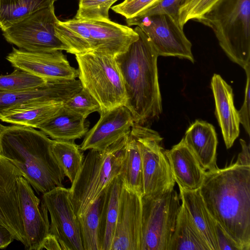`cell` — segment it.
Here are the masks:
<instances>
[{
	"label": "cell",
	"mask_w": 250,
	"mask_h": 250,
	"mask_svg": "<svg viewBox=\"0 0 250 250\" xmlns=\"http://www.w3.org/2000/svg\"></svg>",
	"instance_id": "ee69618b"
},
{
	"label": "cell",
	"mask_w": 250,
	"mask_h": 250,
	"mask_svg": "<svg viewBox=\"0 0 250 250\" xmlns=\"http://www.w3.org/2000/svg\"><path fill=\"white\" fill-rule=\"evenodd\" d=\"M185 1V0H158L151 7L137 16L167 14L179 21L180 7Z\"/></svg>",
	"instance_id": "8d00e7d4"
},
{
	"label": "cell",
	"mask_w": 250,
	"mask_h": 250,
	"mask_svg": "<svg viewBox=\"0 0 250 250\" xmlns=\"http://www.w3.org/2000/svg\"><path fill=\"white\" fill-rule=\"evenodd\" d=\"M67 109L86 118L92 113L101 112L97 101L85 89L82 88L63 104Z\"/></svg>",
	"instance_id": "836d02e7"
},
{
	"label": "cell",
	"mask_w": 250,
	"mask_h": 250,
	"mask_svg": "<svg viewBox=\"0 0 250 250\" xmlns=\"http://www.w3.org/2000/svg\"><path fill=\"white\" fill-rule=\"evenodd\" d=\"M124 186L140 196L144 194L142 159L135 137L129 134L124 149L123 158L119 174Z\"/></svg>",
	"instance_id": "484cf974"
},
{
	"label": "cell",
	"mask_w": 250,
	"mask_h": 250,
	"mask_svg": "<svg viewBox=\"0 0 250 250\" xmlns=\"http://www.w3.org/2000/svg\"><path fill=\"white\" fill-rule=\"evenodd\" d=\"M119 0H79L74 18L82 21L108 19L109 10Z\"/></svg>",
	"instance_id": "d6a6232c"
},
{
	"label": "cell",
	"mask_w": 250,
	"mask_h": 250,
	"mask_svg": "<svg viewBox=\"0 0 250 250\" xmlns=\"http://www.w3.org/2000/svg\"><path fill=\"white\" fill-rule=\"evenodd\" d=\"M186 0H185V1H186ZM185 1H184V2H185Z\"/></svg>",
	"instance_id": "7bdbcfd3"
},
{
	"label": "cell",
	"mask_w": 250,
	"mask_h": 250,
	"mask_svg": "<svg viewBox=\"0 0 250 250\" xmlns=\"http://www.w3.org/2000/svg\"><path fill=\"white\" fill-rule=\"evenodd\" d=\"M85 21L90 30L91 50L115 57L126 51L139 38L134 29L109 19Z\"/></svg>",
	"instance_id": "ac0fdd59"
},
{
	"label": "cell",
	"mask_w": 250,
	"mask_h": 250,
	"mask_svg": "<svg viewBox=\"0 0 250 250\" xmlns=\"http://www.w3.org/2000/svg\"><path fill=\"white\" fill-rule=\"evenodd\" d=\"M55 33L67 47V53L76 55L91 50L90 30L84 21L75 18L59 20L55 25Z\"/></svg>",
	"instance_id": "4316f807"
},
{
	"label": "cell",
	"mask_w": 250,
	"mask_h": 250,
	"mask_svg": "<svg viewBox=\"0 0 250 250\" xmlns=\"http://www.w3.org/2000/svg\"><path fill=\"white\" fill-rule=\"evenodd\" d=\"M100 114L99 120L88 130L80 146L83 151L90 149L105 150L128 136L134 123L131 112L125 105L101 112Z\"/></svg>",
	"instance_id": "2e32d148"
},
{
	"label": "cell",
	"mask_w": 250,
	"mask_h": 250,
	"mask_svg": "<svg viewBox=\"0 0 250 250\" xmlns=\"http://www.w3.org/2000/svg\"><path fill=\"white\" fill-rule=\"evenodd\" d=\"M14 239L11 231L6 227L0 224V249L6 248Z\"/></svg>",
	"instance_id": "60d3db41"
},
{
	"label": "cell",
	"mask_w": 250,
	"mask_h": 250,
	"mask_svg": "<svg viewBox=\"0 0 250 250\" xmlns=\"http://www.w3.org/2000/svg\"><path fill=\"white\" fill-rule=\"evenodd\" d=\"M38 128L52 140L61 141H75L83 137L88 131L85 118L63 105L55 115Z\"/></svg>",
	"instance_id": "603a6c76"
},
{
	"label": "cell",
	"mask_w": 250,
	"mask_h": 250,
	"mask_svg": "<svg viewBox=\"0 0 250 250\" xmlns=\"http://www.w3.org/2000/svg\"><path fill=\"white\" fill-rule=\"evenodd\" d=\"M168 250H211L182 203Z\"/></svg>",
	"instance_id": "d4e9b609"
},
{
	"label": "cell",
	"mask_w": 250,
	"mask_h": 250,
	"mask_svg": "<svg viewBox=\"0 0 250 250\" xmlns=\"http://www.w3.org/2000/svg\"><path fill=\"white\" fill-rule=\"evenodd\" d=\"M134 30L138 39L115 58L125 89V106L131 112L134 123L144 125L159 118L162 112L157 68L159 56L142 30L138 26Z\"/></svg>",
	"instance_id": "3957f363"
},
{
	"label": "cell",
	"mask_w": 250,
	"mask_h": 250,
	"mask_svg": "<svg viewBox=\"0 0 250 250\" xmlns=\"http://www.w3.org/2000/svg\"><path fill=\"white\" fill-rule=\"evenodd\" d=\"M196 21L212 30L232 62L250 64V0H219Z\"/></svg>",
	"instance_id": "277c9868"
},
{
	"label": "cell",
	"mask_w": 250,
	"mask_h": 250,
	"mask_svg": "<svg viewBox=\"0 0 250 250\" xmlns=\"http://www.w3.org/2000/svg\"><path fill=\"white\" fill-rule=\"evenodd\" d=\"M128 136L104 150H89L69 188L70 200L77 216L83 214L111 181L120 174Z\"/></svg>",
	"instance_id": "5b68a950"
},
{
	"label": "cell",
	"mask_w": 250,
	"mask_h": 250,
	"mask_svg": "<svg viewBox=\"0 0 250 250\" xmlns=\"http://www.w3.org/2000/svg\"><path fill=\"white\" fill-rule=\"evenodd\" d=\"M58 21L53 4L12 25L2 31V35L7 42L26 51H66L67 47L55 33V25Z\"/></svg>",
	"instance_id": "9c48e42d"
},
{
	"label": "cell",
	"mask_w": 250,
	"mask_h": 250,
	"mask_svg": "<svg viewBox=\"0 0 250 250\" xmlns=\"http://www.w3.org/2000/svg\"><path fill=\"white\" fill-rule=\"evenodd\" d=\"M216 237L219 250H239L217 223Z\"/></svg>",
	"instance_id": "f35d334b"
},
{
	"label": "cell",
	"mask_w": 250,
	"mask_h": 250,
	"mask_svg": "<svg viewBox=\"0 0 250 250\" xmlns=\"http://www.w3.org/2000/svg\"><path fill=\"white\" fill-rule=\"evenodd\" d=\"M141 197L124 186L110 250H140Z\"/></svg>",
	"instance_id": "e0dca14e"
},
{
	"label": "cell",
	"mask_w": 250,
	"mask_h": 250,
	"mask_svg": "<svg viewBox=\"0 0 250 250\" xmlns=\"http://www.w3.org/2000/svg\"><path fill=\"white\" fill-rule=\"evenodd\" d=\"M52 151L65 176L69 179L71 184H73L84 159L80 146L74 141L53 140Z\"/></svg>",
	"instance_id": "4dcf8cb0"
},
{
	"label": "cell",
	"mask_w": 250,
	"mask_h": 250,
	"mask_svg": "<svg viewBox=\"0 0 250 250\" xmlns=\"http://www.w3.org/2000/svg\"><path fill=\"white\" fill-rule=\"evenodd\" d=\"M130 133L136 138L141 154L144 194H159L174 188L173 178L163 138L157 131L134 123Z\"/></svg>",
	"instance_id": "ba28073f"
},
{
	"label": "cell",
	"mask_w": 250,
	"mask_h": 250,
	"mask_svg": "<svg viewBox=\"0 0 250 250\" xmlns=\"http://www.w3.org/2000/svg\"><path fill=\"white\" fill-rule=\"evenodd\" d=\"M53 141L33 127L0 124V155L20 170L38 194L63 187L65 176L53 154Z\"/></svg>",
	"instance_id": "7a4b0ae2"
},
{
	"label": "cell",
	"mask_w": 250,
	"mask_h": 250,
	"mask_svg": "<svg viewBox=\"0 0 250 250\" xmlns=\"http://www.w3.org/2000/svg\"><path fill=\"white\" fill-rule=\"evenodd\" d=\"M42 201L51 219L49 233L56 237L62 250H83L69 189L56 187L43 194Z\"/></svg>",
	"instance_id": "8fae6325"
},
{
	"label": "cell",
	"mask_w": 250,
	"mask_h": 250,
	"mask_svg": "<svg viewBox=\"0 0 250 250\" xmlns=\"http://www.w3.org/2000/svg\"><path fill=\"white\" fill-rule=\"evenodd\" d=\"M20 170L0 155V224L7 228L15 239L25 243L19 189Z\"/></svg>",
	"instance_id": "5bb4252c"
},
{
	"label": "cell",
	"mask_w": 250,
	"mask_h": 250,
	"mask_svg": "<svg viewBox=\"0 0 250 250\" xmlns=\"http://www.w3.org/2000/svg\"><path fill=\"white\" fill-rule=\"evenodd\" d=\"M219 0H187L180 6L179 22L181 28L190 20L196 21L210 10Z\"/></svg>",
	"instance_id": "e575fe53"
},
{
	"label": "cell",
	"mask_w": 250,
	"mask_h": 250,
	"mask_svg": "<svg viewBox=\"0 0 250 250\" xmlns=\"http://www.w3.org/2000/svg\"><path fill=\"white\" fill-rule=\"evenodd\" d=\"M104 190L85 212L77 216L83 250H100L98 230Z\"/></svg>",
	"instance_id": "f546056e"
},
{
	"label": "cell",
	"mask_w": 250,
	"mask_h": 250,
	"mask_svg": "<svg viewBox=\"0 0 250 250\" xmlns=\"http://www.w3.org/2000/svg\"><path fill=\"white\" fill-rule=\"evenodd\" d=\"M172 173L179 188L194 190L199 189L206 171L182 139L169 150H166Z\"/></svg>",
	"instance_id": "ffe728a7"
},
{
	"label": "cell",
	"mask_w": 250,
	"mask_h": 250,
	"mask_svg": "<svg viewBox=\"0 0 250 250\" xmlns=\"http://www.w3.org/2000/svg\"><path fill=\"white\" fill-rule=\"evenodd\" d=\"M47 82L45 79L15 68L10 74L0 75V90L17 91L35 89L45 85Z\"/></svg>",
	"instance_id": "1f68e13d"
},
{
	"label": "cell",
	"mask_w": 250,
	"mask_h": 250,
	"mask_svg": "<svg viewBox=\"0 0 250 250\" xmlns=\"http://www.w3.org/2000/svg\"><path fill=\"white\" fill-rule=\"evenodd\" d=\"M123 188V182L119 175L111 181L104 189V197L100 214L98 230L100 250H110Z\"/></svg>",
	"instance_id": "7402d4cb"
},
{
	"label": "cell",
	"mask_w": 250,
	"mask_h": 250,
	"mask_svg": "<svg viewBox=\"0 0 250 250\" xmlns=\"http://www.w3.org/2000/svg\"><path fill=\"white\" fill-rule=\"evenodd\" d=\"M158 0H129L111 7L115 13L124 16L125 19L135 17L151 7Z\"/></svg>",
	"instance_id": "d590c367"
},
{
	"label": "cell",
	"mask_w": 250,
	"mask_h": 250,
	"mask_svg": "<svg viewBox=\"0 0 250 250\" xmlns=\"http://www.w3.org/2000/svg\"><path fill=\"white\" fill-rule=\"evenodd\" d=\"M215 104V113L227 149L230 148L239 135L238 110L233 103L231 87L220 75L214 74L211 81Z\"/></svg>",
	"instance_id": "d6986e66"
},
{
	"label": "cell",
	"mask_w": 250,
	"mask_h": 250,
	"mask_svg": "<svg viewBox=\"0 0 250 250\" xmlns=\"http://www.w3.org/2000/svg\"><path fill=\"white\" fill-rule=\"evenodd\" d=\"M241 151L239 153L235 163L239 165L250 166V145L243 139H240Z\"/></svg>",
	"instance_id": "ab89813d"
},
{
	"label": "cell",
	"mask_w": 250,
	"mask_h": 250,
	"mask_svg": "<svg viewBox=\"0 0 250 250\" xmlns=\"http://www.w3.org/2000/svg\"><path fill=\"white\" fill-rule=\"evenodd\" d=\"M180 200L211 250H219L216 223L208 211L200 189L190 190L179 188Z\"/></svg>",
	"instance_id": "cb8c5ba5"
},
{
	"label": "cell",
	"mask_w": 250,
	"mask_h": 250,
	"mask_svg": "<svg viewBox=\"0 0 250 250\" xmlns=\"http://www.w3.org/2000/svg\"><path fill=\"white\" fill-rule=\"evenodd\" d=\"M183 139L205 171L218 168L216 164L218 140L211 124L196 120L187 130Z\"/></svg>",
	"instance_id": "44dd1931"
},
{
	"label": "cell",
	"mask_w": 250,
	"mask_h": 250,
	"mask_svg": "<svg viewBox=\"0 0 250 250\" xmlns=\"http://www.w3.org/2000/svg\"><path fill=\"white\" fill-rule=\"evenodd\" d=\"M180 200L174 188L141 197L140 250H168L181 207Z\"/></svg>",
	"instance_id": "52a82bcc"
},
{
	"label": "cell",
	"mask_w": 250,
	"mask_h": 250,
	"mask_svg": "<svg viewBox=\"0 0 250 250\" xmlns=\"http://www.w3.org/2000/svg\"><path fill=\"white\" fill-rule=\"evenodd\" d=\"M215 221L239 250H250V166L207 171L199 188Z\"/></svg>",
	"instance_id": "6da1fadb"
},
{
	"label": "cell",
	"mask_w": 250,
	"mask_h": 250,
	"mask_svg": "<svg viewBox=\"0 0 250 250\" xmlns=\"http://www.w3.org/2000/svg\"><path fill=\"white\" fill-rule=\"evenodd\" d=\"M128 26L139 27L159 56L176 57L194 62L192 44L179 21L167 14L136 16L126 19Z\"/></svg>",
	"instance_id": "30bf717a"
},
{
	"label": "cell",
	"mask_w": 250,
	"mask_h": 250,
	"mask_svg": "<svg viewBox=\"0 0 250 250\" xmlns=\"http://www.w3.org/2000/svg\"><path fill=\"white\" fill-rule=\"evenodd\" d=\"M83 88L99 104L101 112L125 105L127 98L123 77L115 57L90 50L76 55Z\"/></svg>",
	"instance_id": "8992f818"
},
{
	"label": "cell",
	"mask_w": 250,
	"mask_h": 250,
	"mask_svg": "<svg viewBox=\"0 0 250 250\" xmlns=\"http://www.w3.org/2000/svg\"><path fill=\"white\" fill-rule=\"evenodd\" d=\"M79 80H48L39 88L17 91L0 90V116L14 110L57 103H64L79 92Z\"/></svg>",
	"instance_id": "7c38bea8"
},
{
	"label": "cell",
	"mask_w": 250,
	"mask_h": 250,
	"mask_svg": "<svg viewBox=\"0 0 250 250\" xmlns=\"http://www.w3.org/2000/svg\"><path fill=\"white\" fill-rule=\"evenodd\" d=\"M46 249L48 250H62V247L56 237L48 233L44 238L40 250Z\"/></svg>",
	"instance_id": "b9f144b4"
},
{
	"label": "cell",
	"mask_w": 250,
	"mask_h": 250,
	"mask_svg": "<svg viewBox=\"0 0 250 250\" xmlns=\"http://www.w3.org/2000/svg\"><path fill=\"white\" fill-rule=\"evenodd\" d=\"M63 104L52 103L12 110L0 116V120L12 125L38 128L55 115Z\"/></svg>",
	"instance_id": "f1b7e54d"
},
{
	"label": "cell",
	"mask_w": 250,
	"mask_h": 250,
	"mask_svg": "<svg viewBox=\"0 0 250 250\" xmlns=\"http://www.w3.org/2000/svg\"><path fill=\"white\" fill-rule=\"evenodd\" d=\"M57 0H0V29L3 31Z\"/></svg>",
	"instance_id": "83f0119b"
},
{
	"label": "cell",
	"mask_w": 250,
	"mask_h": 250,
	"mask_svg": "<svg viewBox=\"0 0 250 250\" xmlns=\"http://www.w3.org/2000/svg\"><path fill=\"white\" fill-rule=\"evenodd\" d=\"M21 211L27 250H40L49 233L48 210L42 200L35 195L29 183L22 177L19 179Z\"/></svg>",
	"instance_id": "9a60e30c"
},
{
	"label": "cell",
	"mask_w": 250,
	"mask_h": 250,
	"mask_svg": "<svg viewBox=\"0 0 250 250\" xmlns=\"http://www.w3.org/2000/svg\"><path fill=\"white\" fill-rule=\"evenodd\" d=\"M247 76V82L245 91L243 104L241 109L238 111L240 124H241L246 132L250 134V64L244 69Z\"/></svg>",
	"instance_id": "74e56055"
},
{
	"label": "cell",
	"mask_w": 250,
	"mask_h": 250,
	"mask_svg": "<svg viewBox=\"0 0 250 250\" xmlns=\"http://www.w3.org/2000/svg\"><path fill=\"white\" fill-rule=\"evenodd\" d=\"M5 58L15 68L48 81L70 80L78 77V70L70 65L61 50L30 52L13 47Z\"/></svg>",
	"instance_id": "4fadbf2b"
}]
</instances>
